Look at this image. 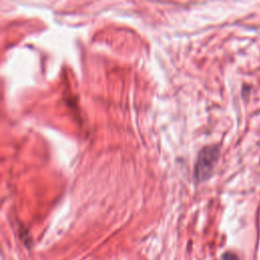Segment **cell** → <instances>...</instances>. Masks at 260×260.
Here are the masks:
<instances>
[{"instance_id":"6da1fadb","label":"cell","mask_w":260,"mask_h":260,"mask_svg":"<svg viewBox=\"0 0 260 260\" xmlns=\"http://www.w3.org/2000/svg\"><path fill=\"white\" fill-rule=\"evenodd\" d=\"M219 148L217 146H206L198 153L194 175L198 182L208 179L218 160Z\"/></svg>"},{"instance_id":"7a4b0ae2","label":"cell","mask_w":260,"mask_h":260,"mask_svg":"<svg viewBox=\"0 0 260 260\" xmlns=\"http://www.w3.org/2000/svg\"><path fill=\"white\" fill-rule=\"evenodd\" d=\"M222 260H239V258L237 257L236 254L228 252L222 255Z\"/></svg>"}]
</instances>
